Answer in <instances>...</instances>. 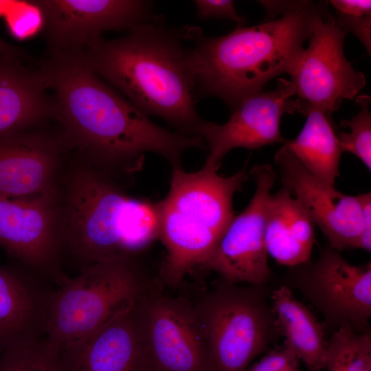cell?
Returning <instances> with one entry per match:
<instances>
[{
  "label": "cell",
  "instance_id": "cell-1",
  "mask_svg": "<svg viewBox=\"0 0 371 371\" xmlns=\"http://www.w3.org/2000/svg\"><path fill=\"white\" fill-rule=\"evenodd\" d=\"M38 70L55 103V115L69 148L112 179L131 177L155 153L171 168L181 166L184 152L205 149L199 136L162 127L97 76L81 51L49 52Z\"/></svg>",
  "mask_w": 371,
  "mask_h": 371
},
{
  "label": "cell",
  "instance_id": "cell-2",
  "mask_svg": "<svg viewBox=\"0 0 371 371\" xmlns=\"http://www.w3.org/2000/svg\"><path fill=\"white\" fill-rule=\"evenodd\" d=\"M164 20L141 24L115 39L100 37L80 51L89 68L143 113L198 136L204 120L196 107L186 27L169 28Z\"/></svg>",
  "mask_w": 371,
  "mask_h": 371
},
{
  "label": "cell",
  "instance_id": "cell-3",
  "mask_svg": "<svg viewBox=\"0 0 371 371\" xmlns=\"http://www.w3.org/2000/svg\"><path fill=\"white\" fill-rule=\"evenodd\" d=\"M329 1H306L278 19L251 27H236L216 37L186 26L192 41L190 61L198 101L216 97L230 113L247 98L262 91L273 78L297 63L317 19L329 11Z\"/></svg>",
  "mask_w": 371,
  "mask_h": 371
},
{
  "label": "cell",
  "instance_id": "cell-4",
  "mask_svg": "<svg viewBox=\"0 0 371 371\" xmlns=\"http://www.w3.org/2000/svg\"><path fill=\"white\" fill-rule=\"evenodd\" d=\"M62 185L63 248L83 267L111 258H139L159 239L157 202L130 196L91 165L71 169Z\"/></svg>",
  "mask_w": 371,
  "mask_h": 371
},
{
  "label": "cell",
  "instance_id": "cell-5",
  "mask_svg": "<svg viewBox=\"0 0 371 371\" xmlns=\"http://www.w3.org/2000/svg\"><path fill=\"white\" fill-rule=\"evenodd\" d=\"M249 178L246 166L229 177L205 164L196 172L172 168L168 192L157 202L163 286H177L210 258L234 216V195Z\"/></svg>",
  "mask_w": 371,
  "mask_h": 371
},
{
  "label": "cell",
  "instance_id": "cell-6",
  "mask_svg": "<svg viewBox=\"0 0 371 371\" xmlns=\"http://www.w3.org/2000/svg\"><path fill=\"white\" fill-rule=\"evenodd\" d=\"M150 279L139 258H111L85 266L49 293L43 331L59 357L133 304Z\"/></svg>",
  "mask_w": 371,
  "mask_h": 371
},
{
  "label": "cell",
  "instance_id": "cell-7",
  "mask_svg": "<svg viewBox=\"0 0 371 371\" xmlns=\"http://www.w3.org/2000/svg\"><path fill=\"white\" fill-rule=\"evenodd\" d=\"M267 286L221 280L192 304L212 371H245L281 337Z\"/></svg>",
  "mask_w": 371,
  "mask_h": 371
},
{
  "label": "cell",
  "instance_id": "cell-8",
  "mask_svg": "<svg viewBox=\"0 0 371 371\" xmlns=\"http://www.w3.org/2000/svg\"><path fill=\"white\" fill-rule=\"evenodd\" d=\"M162 290L158 278L153 279L135 303L147 371H212L193 304Z\"/></svg>",
  "mask_w": 371,
  "mask_h": 371
},
{
  "label": "cell",
  "instance_id": "cell-9",
  "mask_svg": "<svg viewBox=\"0 0 371 371\" xmlns=\"http://www.w3.org/2000/svg\"><path fill=\"white\" fill-rule=\"evenodd\" d=\"M284 280L281 285L301 293L333 332L343 326L357 332L370 330V262L353 265L328 246L315 261L289 267Z\"/></svg>",
  "mask_w": 371,
  "mask_h": 371
},
{
  "label": "cell",
  "instance_id": "cell-10",
  "mask_svg": "<svg viewBox=\"0 0 371 371\" xmlns=\"http://www.w3.org/2000/svg\"><path fill=\"white\" fill-rule=\"evenodd\" d=\"M346 33L328 11L316 21L308 46L289 73L295 88L297 112L315 108L331 116L344 100H353L366 84L344 52Z\"/></svg>",
  "mask_w": 371,
  "mask_h": 371
},
{
  "label": "cell",
  "instance_id": "cell-11",
  "mask_svg": "<svg viewBox=\"0 0 371 371\" xmlns=\"http://www.w3.org/2000/svg\"><path fill=\"white\" fill-rule=\"evenodd\" d=\"M249 174L256 183L252 198L234 216L200 270L216 272L229 283L267 286L272 274L265 238V211L276 175L269 164L256 165Z\"/></svg>",
  "mask_w": 371,
  "mask_h": 371
},
{
  "label": "cell",
  "instance_id": "cell-12",
  "mask_svg": "<svg viewBox=\"0 0 371 371\" xmlns=\"http://www.w3.org/2000/svg\"><path fill=\"white\" fill-rule=\"evenodd\" d=\"M0 246L59 286L64 284L69 277L60 267L59 189L27 198L0 196Z\"/></svg>",
  "mask_w": 371,
  "mask_h": 371
},
{
  "label": "cell",
  "instance_id": "cell-13",
  "mask_svg": "<svg viewBox=\"0 0 371 371\" xmlns=\"http://www.w3.org/2000/svg\"><path fill=\"white\" fill-rule=\"evenodd\" d=\"M43 18L49 52L80 51L106 31H126L164 18L145 0H32Z\"/></svg>",
  "mask_w": 371,
  "mask_h": 371
},
{
  "label": "cell",
  "instance_id": "cell-14",
  "mask_svg": "<svg viewBox=\"0 0 371 371\" xmlns=\"http://www.w3.org/2000/svg\"><path fill=\"white\" fill-rule=\"evenodd\" d=\"M295 88L289 80L279 78L276 88L261 91L243 101L222 124L204 120L197 135L207 148L204 164L218 170L225 155L243 148L258 149L286 142L280 132V122L286 113L297 111Z\"/></svg>",
  "mask_w": 371,
  "mask_h": 371
},
{
  "label": "cell",
  "instance_id": "cell-15",
  "mask_svg": "<svg viewBox=\"0 0 371 371\" xmlns=\"http://www.w3.org/2000/svg\"><path fill=\"white\" fill-rule=\"evenodd\" d=\"M286 186L307 210L328 241L338 251L357 249L362 212L357 196L343 194L311 173L285 144L274 157Z\"/></svg>",
  "mask_w": 371,
  "mask_h": 371
},
{
  "label": "cell",
  "instance_id": "cell-16",
  "mask_svg": "<svg viewBox=\"0 0 371 371\" xmlns=\"http://www.w3.org/2000/svg\"><path fill=\"white\" fill-rule=\"evenodd\" d=\"M66 149L60 132L35 128L0 137V196L27 198L57 192Z\"/></svg>",
  "mask_w": 371,
  "mask_h": 371
},
{
  "label": "cell",
  "instance_id": "cell-17",
  "mask_svg": "<svg viewBox=\"0 0 371 371\" xmlns=\"http://www.w3.org/2000/svg\"><path fill=\"white\" fill-rule=\"evenodd\" d=\"M136 301L63 354L64 370L147 371L137 333Z\"/></svg>",
  "mask_w": 371,
  "mask_h": 371
},
{
  "label": "cell",
  "instance_id": "cell-18",
  "mask_svg": "<svg viewBox=\"0 0 371 371\" xmlns=\"http://www.w3.org/2000/svg\"><path fill=\"white\" fill-rule=\"evenodd\" d=\"M21 58L23 54L0 56V137L54 119V100L38 69L25 67Z\"/></svg>",
  "mask_w": 371,
  "mask_h": 371
},
{
  "label": "cell",
  "instance_id": "cell-19",
  "mask_svg": "<svg viewBox=\"0 0 371 371\" xmlns=\"http://www.w3.org/2000/svg\"><path fill=\"white\" fill-rule=\"evenodd\" d=\"M315 224L285 186L269 195L265 211V238L268 256L281 265L295 267L310 260Z\"/></svg>",
  "mask_w": 371,
  "mask_h": 371
},
{
  "label": "cell",
  "instance_id": "cell-20",
  "mask_svg": "<svg viewBox=\"0 0 371 371\" xmlns=\"http://www.w3.org/2000/svg\"><path fill=\"white\" fill-rule=\"evenodd\" d=\"M271 303L280 335L284 337L282 344L308 371H324L327 343L324 326L285 285L272 290Z\"/></svg>",
  "mask_w": 371,
  "mask_h": 371
},
{
  "label": "cell",
  "instance_id": "cell-21",
  "mask_svg": "<svg viewBox=\"0 0 371 371\" xmlns=\"http://www.w3.org/2000/svg\"><path fill=\"white\" fill-rule=\"evenodd\" d=\"M49 295L23 275L0 267V343L43 330Z\"/></svg>",
  "mask_w": 371,
  "mask_h": 371
},
{
  "label": "cell",
  "instance_id": "cell-22",
  "mask_svg": "<svg viewBox=\"0 0 371 371\" xmlns=\"http://www.w3.org/2000/svg\"><path fill=\"white\" fill-rule=\"evenodd\" d=\"M301 113L306 117L302 131L295 139L284 144L311 173L335 186L339 176L342 152L331 116L311 107Z\"/></svg>",
  "mask_w": 371,
  "mask_h": 371
},
{
  "label": "cell",
  "instance_id": "cell-23",
  "mask_svg": "<svg viewBox=\"0 0 371 371\" xmlns=\"http://www.w3.org/2000/svg\"><path fill=\"white\" fill-rule=\"evenodd\" d=\"M324 370L371 371L370 330L343 326L333 331L326 343Z\"/></svg>",
  "mask_w": 371,
  "mask_h": 371
},
{
  "label": "cell",
  "instance_id": "cell-24",
  "mask_svg": "<svg viewBox=\"0 0 371 371\" xmlns=\"http://www.w3.org/2000/svg\"><path fill=\"white\" fill-rule=\"evenodd\" d=\"M0 371H65L60 357L38 336L0 343Z\"/></svg>",
  "mask_w": 371,
  "mask_h": 371
},
{
  "label": "cell",
  "instance_id": "cell-25",
  "mask_svg": "<svg viewBox=\"0 0 371 371\" xmlns=\"http://www.w3.org/2000/svg\"><path fill=\"white\" fill-rule=\"evenodd\" d=\"M359 107V112L350 120L340 121L341 127H347L349 132L337 134L341 152L352 154L371 170V98L360 95L355 98Z\"/></svg>",
  "mask_w": 371,
  "mask_h": 371
},
{
  "label": "cell",
  "instance_id": "cell-26",
  "mask_svg": "<svg viewBox=\"0 0 371 371\" xmlns=\"http://www.w3.org/2000/svg\"><path fill=\"white\" fill-rule=\"evenodd\" d=\"M335 10V24L343 31L352 33L371 53V1L331 0Z\"/></svg>",
  "mask_w": 371,
  "mask_h": 371
},
{
  "label": "cell",
  "instance_id": "cell-27",
  "mask_svg": "<svg viewBox=\"0 0 371 371\" xmlns=\"http://www.w3.org/2000/svg\"><path fill=\"white\" fill-rule=\"evenodd\" d=\"M10 34L19 41L42 32L43 18L38 7L32 1H14L3 16Z\"/></svg>",
  "mask_w": 371,
  "mask_h": 371
},
{
  "label": "cell",
  "instance_id": "cell-28",
  "mask_svg": "<svg viewBox=\"0 0 371 371\" xmlns=\"http://www.w3.org/2000/svg\"><path fill=\"white\" fill-rule=\"evenodd\" d=\"M245 371H300V360L283 344L268 352Z\"/></svg>",
  "mask_w": 371,
  "mask_h": 371
},
{
  "label": "cell",
  "instance_id": "cell-29",
  "mask_svg": "<svg viewBox=\"0 0 371 371\" xmlns=\"http://www.w3.org/2000/svg\"><path fill=\"white\" fill-rule=\"evenodd\" d=\"M196 16L203 20L208 19H227L234 21L236 27H243L245 18L238 15L232 0H195Z\"/></svg>",
  "mask_w": 371,
  "mask_h": 371
},
{
  "label": "cell",
  "instance_id": "cell-30",
  "mask_svg": "<svg viewBox=\"0 0 371 371\" xmlns=\"http://www.w3.org/2000/svg\"><path fill=\"white\" fill-rule=\"evenodd\" d=\"M357 196L361 206L363 218V227L357 249H361L370 253L371 251V194L369 192Z\"/></svg>",
  "mask_w": 371,
  "mask_h": 371
},
{
  "label": "cell",
  "instance_id": "cell-31",
  "mask_svg": "<svg viewBox=\"0 0 371 371\" xmlns=\"http://www.w3.org/2000/svg\"><path fill=\"white\" fill-rule=\"evenodd\" d=\"M305 2L306 1H259L266 13L263 21L274 20L277 16H281L300 8Z\"/></svg>",
  "mask_w": 371,
  "mask_h": 371
},
{
  "label": "cell",
  "instance_id": "cell-32",
  "mask_svg": "<svg viewBox=\"0 0 371 371\" xmlns=\"http://www.w3.org/2000/svg\"><path fill=\"white\" fill-rule=\"evenodd\" d=\"M19 49L12 46L0 38V56L11 54H22Z\"/></svg>",
  "mask_w": 371,
  "mask_h": 371
},
{
  "label": "cell",
  "instance_id": "cell-33",
  "mask_svg": "<svg viewBox=\"0 0 371 371\" xmlns=\"http://www.w3.org/2000/svg\"><path fill=\"white\" fill-rule=\"evenodd\" d=\"M13 3L14 1H0V16L5 15Z\"/></svg>",
  "mask_w": 371,
  "mask_h": 371
}]
</instances>
